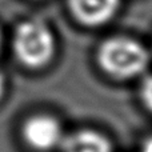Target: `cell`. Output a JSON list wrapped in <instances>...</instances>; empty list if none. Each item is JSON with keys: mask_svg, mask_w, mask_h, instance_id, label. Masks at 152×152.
I'll return each mask as SVG.
<instances>
[{"mask_svg": "<svg viewBox=\"0 0 152 152\" xmlns=\"http://www.w3.org/2000/svg\"><path fill=\"white\" fill-rule=\"evenodd\" d=\"M61 152H112L110 140L91 129H81L64 136Z\"/></svg>", "mask_w": 152, "mask_h": 152, "instance_id": "5b68a950", "label": "cell"}, {"mask_svg": "<svg viewBox=\"0 0 152 152\" xmlns=\"http://www.w3.org/2000/svg\"><path fill=\"white\" fill-rule=\"evenodd\" d=\"M139 152H152V137L147 139L144 143H143V145L140 147Z\"/></svg>", "mask_w": 152, "mask_h": 152, "instance_id": "52a82bcc", "label": "cell"}, {"mask_svg": "<svg viewBox=\"0 0 152 152\" xmlns=\"http://www.w3.org/2000/svg\"><path fill=\"white\" fill-rule=\"evenodd\" d=\"M0 48H1V34H0Z\"/></svg>", "mask_w": 152, "mask_h": 152, "instance_id": "9c48e42d", "label": "cell"}, {"mask_svg": "<svg viewBox=\"0 0 152 152\" xmlns=\"http://www.w3.org/2000/svg\"><path fill=\"white\" fill-rule=\"evenodd\" d=\"M4 91H5V77H4V75L0 72V99H1L3 95H4Z\"/></svg>", "mask_w": 152, "mask_h": 152, "instance_id": "ba28073f", "label": "cell"}, {"mask_svg": "<svg viewBox=\"0 0 152 152\" xmlns=\"http://www.w3.org/2000/svg\"><path fill=\"white\" fill-rule=\"evenodd\" d=\"M24 142L36 151H51L61 144L63 128L55 118L50 115H35L23 126Z\"/></svg>", "mask_w": 152, "mask_h": 152, "instance_id": "3957f363", "label": "cell"}, {"mask_svg": "<svg viewBox=\"0 0 152 152\" xmlns=\"http://www.w3.org/2000/svg\"><path fill=\"white\" fill-rule=\"evenodd\" d=\"M56 42L52 31L40 20H27L15 31L13 51L21 64L29 68L47 66L55 55Z\"/></svg>", "mask_w": 152, "mask_h": 152, "instance_id": "7a4b0ae2", "label": "cell"}, {"mask_svg": "<svg viewBox=\"0 0 152 152\" xmlns=\"http://www.w3.org/2000/svg\"><path fill=\"white\" fill-rule=\"evenodd\" d=\"M97 61L103 71L116 79H131L145 71L150 53L139 42L129 37H111L100 45Z\"/></svg>", "mask_w": 152, "mask_h": 152, "instance_id": "6da1fadb", "label": "cell"}, {"mask_svg": "<svg viewBox=\"0 0 152 152\" xmlns=\"http://www.w3.org/2000/svg\"><path fill=\"white\" fill-rule=\"evenodd\" d=\"M72 15L89 27L108 23L118 12L120 0H68Z\"/></svg>", "mask_w": 152, "mask_h": 152, "instance_id": "277c9868", "label": "cell"}, {"mask_svg": "<svg viewBox=\"0 0 152 152\" xmlns=\"http://www.w3.org/2000/svg\"><path fill=\"white\" fill-rule=\"evenodd\" d=\"M140 99L145 108L152 112V76H147L140 84Z\"/></svg>", "mask_w": 152, "mask_h": 152, "instance_id": "8992f818", "label": "cell"}]
</instances>
